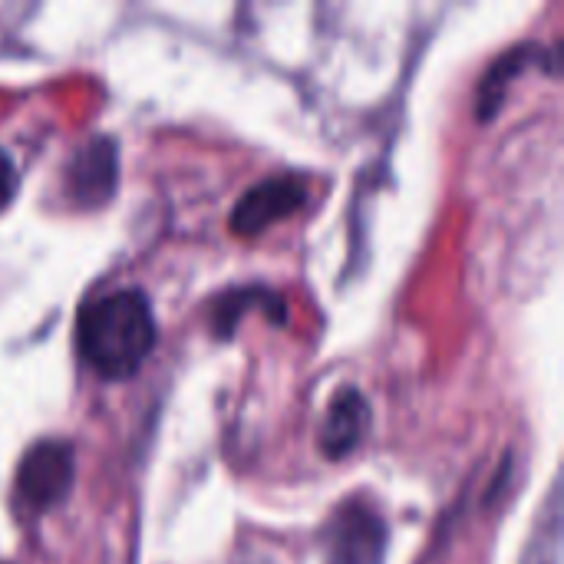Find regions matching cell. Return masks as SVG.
Returning <instances> with one entry per match:
<instances>
[{"instance_id": "obj_1", "label": "cell", "mask_w": 564, "mask_h": 564, "mask_svg": "<svg viewBox=\"0 0 564 564\" xmlns=\"http://www.w3.org/2000/svg\"><path fill=\"white\" fill-rule=\"evenodd\" d=\"M155 314L142 291H112L93 297L76 321L79 357L102 380H129L155 347Z\"/></svg>"}, {"instance_id": "obj_2", "label": "cell", "mask_w": 564, "mask_h": 564, "mask_svg": "<svg viewBox=\"0 0 564 564\" xmlns=\"http://www.w3.org/2000/svg\"><path fill=\"white\" fill-rule=\"evenodd\" d=\"M76 456L63 440H40L26 449L17 469V492L33 512H53L73 492Z\"/></svg>"}, {"instance_id": "obj_3", "label": "cell", "mask_w": 564, "mask_h": 564, "mask_svg": "<svg viewBox=\"0 0 564 564\" xmlns=\"http://www.w3.org/2000/svg\"><path fill=\"white\" fill-rule=\"evenodd\" d=\"M330 564H383L387 522L364 502H347L334 512L324 532Z\"/></svg>"}, {"instance_id": "obj_4", "label": "cell", "mask_w": 564, "mask_h": 564, "mask_svg": "<svg viewBox=\"0 0 564 564\" xmlns=\"http://www.w3.org/2000/svg\"><path fill=\"white\" fill-rule=\"evenodd\" d=\"M304 198H307V185L301 175H271L238 198L231 212V231L241 238H254L271 225L301 212Z\"/></svg>"}, {"instance_id": "obj_5", "label": "cell", "mask_w": 564, "mask_h": 564, "mask_svg": "<svg viewBox=\"0 0 564 564\" xmlns=\"http://www.w3.org/2000/svg\"><path fill=\"white\" fill-rule=\"evenodd\" d=\"M116 142L99 135L89 139L86 145L76 149L66 182H69V195L83 205V208H96L106 205L116 192L119 182V159H116Z\"/></svg>"}, {"instance_id": "obj_6", "label": "cell", "mask_w": 564, "mask_h": 564, "mask_svg": "<svg viewBox=\"0 0 564 564\" xmlns=\"http://www.w3.org/2000/svg\"><path fill=\"white\" fill-rule=\"evenodd\" d=\"M370 430V406L367 400L357 393V390H344L327 416H324V426H321V453L334 463L347 459L367 436Z\"/></svg>"}, {"instance_id": "obj_7", "label": "cell", "mask_w": 564, "mask_h": 564, "mask_svg": "<svg viewBox=\"0 0 564 564\" xmlns=\"http://www.w3.org/2000/svg\"><path fill=\"white\" fill-rule=\"evenodd\" d=\"M529 50H512L509 56H502L496 66H492V73L482 79V99H479V116H492L496 109H499V102H502V96H506V86H509V79L529 63Z\"/></svg>"}, {"instance_id": "obj_8", "label": "cell", "mask_w": 564, "mask_h": 564, "mask_svg": "<svg viewBox=\"0 0 564 564\" xmlns=\"http://www.w3.org/2000/svg\"><path fill=\"white\" fill-rule=\"evenodd\" d=\"M13 188H17V169H13V159L0 149V212L10 205Z\"/></svg>"}, {"instance_id": "obj_9", "label": "cell", "mask_w": 564, "mask_h": 564, "mask_svg": "<svg viewBox=\"0 0 564 564\" xmlns=\"http://www.w3.org/2000/svg\"><path fill=\"white\" fill-rule=\"evenodd\" d=\"M0 564H10V562H0Z\"/></svg>"}]
</instances>
